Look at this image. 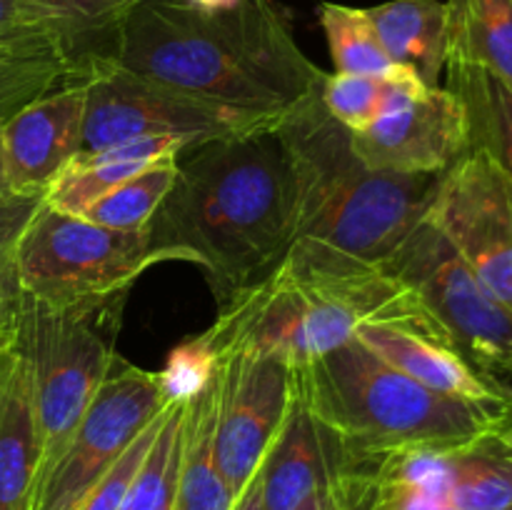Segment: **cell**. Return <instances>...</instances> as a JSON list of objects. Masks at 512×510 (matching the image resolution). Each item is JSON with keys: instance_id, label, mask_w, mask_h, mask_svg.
I'll use <instances>...</instances> for the list:
<instances>
[{"instance_id": "cell-27", "label": "cell", "mask_w": 512, "mask_h": 510, "mask_svg": "<svg viewBox=\"0 0 512 510\" xmlns=\"http://www.w3.org/2000/svg\"><path fill=\"white\" fill-rule=\"evenodd\" d=\"M320 25L328 40L335 73L345 75H388L398 70L380 45L378 33L365 8L340 3H320Z\"/></svg>"}, {"instance_id": "cell-15", "label": "cell", "mask_w": 512, "mask_h": 510, "mask_svg": "<svg viewBox=\"0 0 512 510\" xmlns=\"http://www.w3.org/2000/svg\"><path fill=\"white\" fill-rule=\"evenodd\" d=\"M358 463L365 460L350 453L290 383L288 410L258 468L265 510H295L320 485Z\"/></svg>"}, {"instance_id": "cell-34", "label": "cell", "mask_w": 512, "mask_h": 510, "mask_svg": "<svg viewBox=\"0 0 512 510\" xmlns=\"http://www.w3.org/2000/svg\"><path fill=\"white\" fill-rule=\"evenodd\" d=\"M43 203L45 195H13L0 205V258L13 253L20 235L25 233Z\"/></svg>"}, {"instance_id": "cell-22", "label": "cell", "mask_w": 512, "mask_h": 510, "mask_svg": "<svg viewBox=\"0 0 512 510\" xmlns=\"http://www.w3.org/2000/svg\"><path fill=\"white\" fill-rule=\"evenodd\" d=\"M445 13L448 60L483 65L512 85V0H445Z\"/></svg>"}, {"instance_id": "cell-39", "label": "cell", "mask_w": 512, "mask_h": 510, "mask_svg": "<svg viewBox=\"0 0 512 510\" xmlns=\"http://www.w3.org/2000/svg\"><path fill=\"white\" fill-rule=\"evenodd\" d=\"M15 335V333H13ZM13 335H3V338H0V353H3L5 348H8L10 343H13Z\"/></svg>"}, {"instance_id": "cell-17", "label": "cell", "mask_w": 512, "mask_h": 510, "mask_svg": "<svg viewBox=\"0 0 512 510\" xmlns=\"http://www.w3.org/2000/svg\"><path fill=\"white\" fill-rule=\"evenodd\" d=\"M40 465L33 380L20 345L0 353V510H25Z\"/></svg>"}, {"instance_id": "cell-36", "label": "cell", "mask_w": 512, "mask_h": 510, "mask_svg": "<svg viewBox=\"0 0 512 510\" xmlns=\"http://www.w3.org/2000/svg\"><path fill=\"white\" fill-rule=\"evenodd\" d=\"M230 510H265L263 505V488H260V473L250 478V483L235 495L233 508Z\"/></svg>"}, {"instance_id": "cell-28", "label": "cell", "mask_w": 512, "mask_h": 510, "mask_svg": "<svg viewBox=\"0 0 512 510\" xmlns=\"http://www.w3.org/2000/svg\"><path fill=\"white\" fill-rule=\"evenodd\" d=\"M185 403H173L150 443L120 510H173L183 450Z\"/></svg>"}, {"instance_id": "cell-26", "label": "cell", "mask_w": 512, "mask_h": 510, "mask_svg": "<svg viewBox=\"0 0 512 510\" xmlns=\"http://www.w3.org/2000/svg\"><path fill=\"white\" fill-rule=\"evenodd\" d=\"M178 173V158L148 165L88 205L80 218L113 230H145L170 193Z\"/></svg>"}, {"instance_id": "cell-35", "label": "cell", "mask_w": 512, "mask_h": 510, "mask_svg": "<svg viewBox=\"0 0 512 510\" xmlns=\"http://www.w3.org/2000/svg\"><path fill=\"white\" fill-rule=\"evenodd\" d=\"M20 310H23V288H20L13 253H8L0 258V338L15 333Z\"/></svg>"}, {"instance_id": "cell-16", "label": "cell", "mask_w": 512, "mask_h": 510, "mask_svg": "<svg viewBox=\"0 0 512 510\" xmlns=\"http://www.w3.org/2000/svg\"><path fill=\"white\" fill-rule=\"evenodd\" d=\"M355 340L433 393L483 408H510V390L485 378L458 350L433 335L405 325L368 323L355 330Z\"/></svg>"}, {"instance_id": "cell-23", "label": "cell", "mask_w": 512, "mask_h": 510, "mask_svg": "<svg viewBox=\"0 0 512 510\" xmlns=\"http://www.w3.org/2000/svg\"><path fill=\"white\" fill-rule=\"evenodd\" d=\"M425 88L428 85L413 70L400 65L388 75H325L320 98L328 113L353 133L405 105Z\"/></svg>"}, {"instance_id": "cell-38", "label": "cell", "mask_w": 512, "mask_h": 510, "mask_svg": "<svg viewBox=\"0 0 512 510\" xmlns=\"http://www.w3.org/2000/svg\"><path fill=\"white\" fill-rule=\"evenodd\" d=\"M495 443L500 445L503 450H508V453H512V390H510V418H508V425L503 428V433L495 438Z\"/></svg>"}, {"instance_id": "cell-7", "label": "cell", "mask_w": 512, "mask_h": 510, "mask_svg": "<svg viewBox=\"0 0 512 510\" xmlns=\"http://www.w3.org/2000/svg\"><path fill=\"white\" fill-rule=\"evenodd\" d=\"M380 263L418 295L448 343L505 388L512 378V313L445 235L428 218L420 220Z\"/></svg>"}, {"instance_id": "cell-3", "label": "cell", "mask_w": 512, "mask_h": 510, "mask_svg": "<svg viewBox=\"0 0 512 510\" xmlns=\"http://www.w3.org/2000/svg\"><path fill=\"white\" fill-rule=\"evenodd\" d=\"M290 383L358 460L410 450L458 453L498 438L510 418V408L433 393L355 338L293 368Z\"/></svg>"}, {"instance_id": "cell-20", "label": "cell", "mask_w": 512, "mask_h": 510, "mask_svg": "<svg viewBox=\"0 0 512 510\" xmlns=\"http://www.w3.org/2000/svg\"><path fill=\"white\" fill-rule=\"evenodd\" d=\"M220 378L213 375L198 395L185 403L183 450L173 510H230L235 495L225 485L215 460V418Z\"/></svg>"}, {"instance_id": "cell-5", "label": "cell", "mask_w": 512, "mask_h": 510, "mask_svg": "<svg viewBox=\"0 0 512 510\" xmlns=\"http://www.w3.org/2000/svg\"><path fill=\"white\" fill-rule=\"evenodd\" d=\"M25 300L58 313L93 315L150 265L165 263L145 230H113L40 205L13 248Z\"/></svg>"}, {"instance_id": "cell-18", "label": "cell", "mask_w": 512, "mask_h": 510, "mask_svg": "<svg viewBox=\"0 0 512 510\" xmlns=\"http://www.w3.org/2000/svg\"><path fill=\"white\" fill-rule=\"evenodd\" d=\"M190 145H198L178 135L138 138L113 145L100 153L78 155L70 168L45 193V205L68 215H83L90 203L113 190L123 180L133 178L148 165L165 158H178Z\"/></svg>"}, {"instance_id": "cell-24", "label": "cell", "mask_w": 512, "mask_h": 510, "mask_svg": "<svg viewBox=\"0 0 512 510\" xmlns=\"http://www.w3.org/2000/svg\"><path fill=\"white\" fill-rule=\"evenodd\" d=\"M448 455L410 450L380 460L373 510H453L448 503Z\"/></svg>"}, {"instance_id": "cell-2", "label": "cell", "mask_w": 512, "mask_h": 510, "mask_svg": "<svg viewBox=\"0 0 512 510\" xmlns=\"http://www.w3.org/2000/svg\"><path fill=\"white\" fill-rule=\"evenodd\" d=\"M148 233L163 260L200 265L220 300L270 273L298 238L293 168L275 125L183 150Z\"/></svg>"}, {"instance_id": "cell-4", "label": "cell", "mask_w": 512, "mask_h": 510, "mask_svg": "<svg viewBox=\"0 0 512 510\" xmlns=\"http://www.w3.org/2000/svg\"><path fill=\"white\" fill-rule=\"evenodd\" d=\"M275 133L293 168L298 238L380 263L428 215L440 175L368 168L350 145V130L323 105L320 90L290 108Z\"/></svg>"}, {"instance_id": "cell-30", "label": "cell", "mask_w": 512, "mask_h": 510, "mask_svg": "<svg viewBox=\"0 0 512 510\" xmlns=\"http://www.w3.org/2000/svg\"><path fill=\"white\" fill-rule=\"evenodd\" d=\"M0 50L75 53V38L50 0H0Z\"/></svg>"}, {"instance_id": "cell-29", "label": "cell", "mask_w": 512, "mask_h": 510, "mask_svg": "<svg viewBox=\"0 0 512 510\" xmlns=\"http://www.w3.org/2000/svg\"><path fill=\"white\" fill-rule=\"evenodd\" d=\"M78 73L75 53L0 50V125Z\"/></svg>"}, {"instance_id": "cell-9", "label": "cell", "mask_w": 512, "mask_h": 510, "mask_svg": "<svg viewBox=\"0 0 512 510\" xmlns=\"http://www.w3.org/2000/svg\"><path fill=\"white\" fill-rule=\"evenodd\" d=\"M90 318L93 315L40 308L23 295L15 343L28 360L38 415L40 465L35 485L53 468L118 360Z\"/></svg>"}, {"instance_id": "cell-10", "label": "cell", "mask_w": 512, "mask_h": 510, "mask_svg": "<svg viewBox=\"0 0 512 510\" xmlns=\"http://www.w3.org/2000/svg\"><path fill=\"white\" fill-rule=\"evenodd\" d=\"M158 373L115 360L53 468L35 485L25 510H75L135 438L163 413Z\"/></svg>"}, {"instance_id": "cell-32", "label": "cell", "mask_w": 512, "mask_h": 510, "mask_svg": "<svg viewBox=\"0 0 512 510\" xmlns=\"http://www.w3.org/2000/svg\"><path fill=\"white\" fill-rule=\"evenodd\" d=\"M380 460H365L335 475L315 493H310L295 510H373Z\"/></svg>"}, {"instance_id": "cell-11", "label": "cell", "mask_w": 512, "mask_h": 510, "mask_svg": "<svg viewBox=\"0 0 512 510\" xmlns=\"http://www.w3.org/2000/svg\"><path fill=\"white\" fill-rule=\"evenodd\" d=\"M425 218L512 313V178L468 150L440 175Z\"/></svg>"}, {"instance_id": "cell-12", "label": "cell", "mask_w": 512, "mask_h": 510, "mask_svg": "<svg viewBox=\"0 0 512 510\" xmlns=\"http://www.w3.org/2000/svg\"><path fill=\"white\" fill-rule=\"evenodd\" d=\"M288 363L268 355H228L218 360L215 460L230 493L250 483L278 433L290 400Z\"/></svg>"}, {"instance_id": "cell-25", "label": "cell", "mask_w": 512, "mask_h": 510, "mask_svg": "<svg viewBox=\"0 0 512 510\" xmlns=\"http://www.w3.org/2000/svg\"><path fill=\"white\" fill-rule=\"evenodd\" d=\"M453 510H512V453L495 440L448 455Z\"/></svg>"}, {"instance_id": "cell-1", "label": "cell", "mask_w": 512, "mask_h": 510, "mask_svg": "<svg viewBox=\"0 0 512 510\" xmlns=\"http://www.w3.org/2000/svg\"><path fill=\"white\" fill-rule=\"evenodd\" d=\"M108 58L155 83L278 123L325 75L295 40L275 0L218 8L145 0L115 23Z\"/></svg>"}, {"instance_id": "cell-21", "label": "cell", "mask_w": 512, "mask_h": 510, "mask_svg": "<svg viewBox=\"0 0 512 510\" xmlns=\"http://www.w3.org/2000/svg\"><path fill=\"white\" fill-rule=\"evenodd\" d=\"M445 90L463 105L468 150L488 155L512 178V85L483 65L448 60Z\"/></svg>"}, {"instance_id": "cell-13", "label": "cell", "mask_w": 512, "mask_h": 510, "mask_svg": "<svg viewBox=\"0 0 512 510\" xmlns=\"http://www.w3.org/2000/svg\"><path fill=\"white\" fill-rule=\"evenodd\" d=\"M350 145L368 168L380 173L443 175L468 153V123L460 100L438 85L368 128L353 130Z\"/></svg>"}, {"instance_id": "cell-6", "label": "cell", "mask_w": 512, "mask_h": 510, "mask_svg": "<svg viewBox=\"0 0 512 510\" xmlns=\"http://www.w3.org/2000/svg\"><path fill=\"white\" fill-rule=\"evenodd\" d=\"M353 315L330 300L323 285L288 248L270 273L235 290L200 338L218 360L268 355L300 368L355 338Z\"/></svg>"}, {"instance_id": "cell-33", "label": "cell", "mask_w": 512, "mask_h": 510, "mask_svg": "<svg viewBox=\"0 0 512 510\" xmlns=\"http://www.w3.org/2000/svg\"><path fill=\"white\" fill-rule=\"evenodd\" d=\"M65 15L75 45L103 30H113L123 15L145 0H50Z\"/></svg>"}, {"instance_id": "cell-37", "label": "cell", "mask_w": 512, "mask_h": 510, "mask_svg": "<svg viewBox=\"0 0 512 510\" xmlns=\"http://www.w3.org/2000/svg\"><path fill=\"white\" fill-rule=\"evenodd\" d=\"M8 198H13L8 188V178H5V155H3V125H0V205Z\"/></svg>"}, {"instance_id": "cell-19", "label": "cell", "mask_w": 512, "mask_h": 510, "mask_svg": "<svg viewBox=\"0 0 512 510\" xmlns=\"http://www.w3.org/2000/svg\"><path fill=\"white\" fill-rule=\"evenodd\" d=\"M380 45L395 65L438 88L448 60V13L443 0H388L365 8Z\"/></svg>"}, {"instance_id": "cell-31", "label": "cell", "mask_w": 512, "mask_h": 510, "mask_svg": "<svg viewBox=\"0 0 512 510\" xmlns=\"http://www.w3.org/2000/svg\"><path fill=\"white\" fill-rule=\"evenodd\" d=\"M215 373H218V358L205 345V340L195 335L170 353L158 378L168 403H188L213 380Z\"/></svg>"}, {"instance_id": "cell-8", "label": "cell", "mask_w": 512, "mask_h": 510, "mask_svg": "<svg viewBox=\"0 0 512 510\" xmlns=\"http://www.w3.org/2000/svg\"><path fill=\"white\" fill-rule=\"evenodd\" d=\"M78 65L85 85L83 140L78 155L100 153L138 138L178 135L193 143H205L275 125L258 115L155 83L123 68L108 55H90L83 63L78 60Z\"/></svg>"}, {"instance_id": "cell-14", "label": "cell", "mask_w": 512, "mask_h": 510, "mask_svg": "<svg viewBox=\"0 0 512 510\" xmlns=\"http://www.w3.org/2000/svg\"><path fill=\"white\" fill-rule=\"evenodd\" d=\"M80 68V65H78ZM85 85L80 73L3 123L5 178L13 195H45L80 153Z\"/></svg>"}]
</instances>
